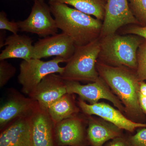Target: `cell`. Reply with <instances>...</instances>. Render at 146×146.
Instances as JSON below:
<instances>
[{
	"label": "cell",
	"mask_w": 146,
	"mask_h": 146,
	"mask_svg": "<svg viewBox=\"0 0 146 146\" xmlns=\"http://www.w3.org/2000/svg\"><path fill=\"white\" fill-rule=\"evenodd\" d=\"M96 67L100 76L122 103L127 117L139 123L143 118V112L138 100L139 81L135 71L124 66L107 65L98 60Z\"/></svg>",
	"instance_id": "1"
},
{
	"label": "cell",
	"mask_w": 146,
	"mask_h": 146,
	"mask_svg": "<svg viewBox=\"0 0 146 146\" xmlns=\"http://www.w3.org/2000/svg\"><path fill=\"white\" fill-rule=\"evenodd\" d=\"M58 28L73 40L76 46L87 44L100 38L102 21L62 3L49 2Z\"/></svg>",
	"instance_id": "2"
},
{
	"label": "cell",
	"mask_w": 146,
	"mask_h": 146,
	"mask_svg": "<svg viewBox=\"0 0 146 146\" xmlns=\"http://www.w3.org/2000/svg\"><path fill=\"white\" fill-rule=\"evenodd\" d=\"M100 39L99 61L111 66H124L136 71L138 65L137 50L144 38L136 35H121L115 33Z\"/></svg>",
	"instance_id": "3"
},
{
	"label": "cell",
	"mask_w": 146,
	"mask_h": 146,
	"mask_svg": "<svg viewBox=\"0 0 146 146\" xmlns=\"http://www.w3.org/2000/svg\"><path fill=\"white\" fill-rule=\"evenodd\" d=\"M100 50V38L87 44L76 46L60 75L65 80L96 81L100 77L96 65Z\"/></svg>",
	"instance_id": "4"
},
{
	"label": "cell",
	"mask_w": 146,
	"mask_h": 146,
	"mask_svg": "<svg viewBox=\"0 0 146 146\" xmlns=\"http://www.w3.org/2000/svg\"><path fill=\"white\" fill-rule=\"evenodd\" d=\"M67 60L60 57H56L49 61L32 58L24 60L20 65L18 82L22 85V92L30 96L42 79L51 74H61L64 68L59 66Z\"/></svg>",
	"instance_id": "5"
},
{
	"label": "cell",
	"mask_w": 146,
	"mask_h": 146,
	"mask_svg": "<svg viewBox=\"0 0 146 146\" xmlns=\"http://www.w3.org/2000/svg\"><path fill=\"white\" fill-rule=\"evenodd\" d=\"M65 81L67 94H77L81 99L91 104L98 103L100 100H107L121 112H125L122 103L101 77L96 81L86 85H82L77 81Z\"/></svg>",
	"instance_id": "6"
},
{
	"label": "cell",
	"mask_w": 146,
	"mask_h": 146,
	"mask_svg": "<svg viewBox=\"0 0 146 146\" xmlns=\"http://www.w3.org/2000/svg\"><path fill=\"white\" fill-rule=\"evenodd\" d=\"M51 14L49 6L44 0L35 1L28 17L18 22L20 31L43 37L56 34L58 29Z\"/></svg>",
	"instance_id": "7"
},
{
	"label": "cell",
	"mask_w": 146,
	"mask_h": 146,
	"mask_svg": "<svg viewBox=\"0 0 146 146\" xmlns=\"http://www.w3.org/2000/svg\"><path fill=\"white\" fill-rule=\"evenodd\" d=\"M129 25H140L131 10L128 0H106L100 38L115 34L120 28Z\"/></svg>",
	"instance_id": "8"
},
{
	"label": "cell",
	"mask_w": 146,
	"mask_h": 146,
	"mask_svg": "<svg viewBox=\"0 0 146 146\" xmlns=\"http://www.w3.org/2000/svg\"><path fill=\"white\" fill-rule=\"evenodd\" d=\"M72 39L62 33L40 39L34 45L33 58H41L56 56L68 60L72 56L76 49Z\"/></svg>",
	"instance_id": "9"
},
{
	"label": "cell",
	"mask_w": 146,
	"mask_h": 146,
	"mask_svg": "<svg viewBox=\"0 0 146 146\" xmlns=\"http://www.w3.org/2000/svg\"><path fill=\"white\" fill-rule=\"evenodd\" d=\"M78 105L84 113L86 115H95L117 126L121 129L133 132L138 128L146 127V124L133 121L124 116L119 109L104 102L95 104L86 103L80 98Z\"/></svg>",
	"instance_id": "10"
},
{
	"label": "cell",
	"mask_w": 146,
	"mask_h": 146,
	"mask_svg": "<svg viewBox=\"0 0 146 146\" xmlns=\"http://www.w3.org/2000/svg\"><path fill=\"white\" fill-rule=\"evenodd\" d=\"M67 94L65 81L58 74L45 77L30 98L37 102L40 109L48 111L49 106Z\"/></svg>",
	"instance_id": "11"
},
{
	"label": "cell",
	"mask_w": 146,
	"mask_h": 146,
	"mask_svg": "<svg viewBox=\"0 0 146 146\" xmlns=\"http://www.w3.org/2000/svg\"><path fill=\"white\" fill-rule=\"evenodd\" d=\"M54 136L59 146H85L86 135L82 120L73 116L55 125Z\"/></svg>",
	"instance_id": "12"
},
{
	"label": "cell",
	"mask_w": 146,
	"mask_h": 146,
	"mask_svg": "<svg viewBox=\"0 0 146 146\" xmlns=\"http://www.w3.org/2000/svg\"><path fill=\"white\" fill-rule=\"evenodd\" d=\"M0 146H33L31 116L15 120L3 131Z\"/></svg>",
	"instance_id": "13"
},
{
	"label": "cell",
	"mask_w": 146,
	"mask_h": 146,
	"mask_svg": "<svg viewBox=\"0 0 146 146\" xmlns=\"http://www.w3.org/2000/svg\"><path fill=\"white\" fill-rule=\"evenodd\" d=\"M122 129L100 118H89L86 138L91 146H103L109 141L122 136Z\"/></svg>",
	"instance_id": "14"
},
{
	"label": "cell",
	"mask_w": 146,
	"mask_h": 146,
	"mask_svg": "<svg viewBox=\"0 0 146 146\" xmlns=\"http://www.w3.org/2000/svg\"><path fill=\"white\" fill-rule=\"evenodd\" d=\"M38 106L37 102L31 98L18 97L11 99L1 108V127H3L13 120L31 116Z\"/></svg>",
	"instance_id": "15"
},
{
	"label": "cell",
	"mask_w": 146,
	"mask_h": 146,
	"mask_svg": "<svg viewBox=\"0 0 146 146\" xmlns=\"http://www.w3.org/2000/svg\"><path fill=\"white\" fill-rule=\"evenodd\" d=\"M33 146H54V123L48 111L38 106L31 116Z\"/></svg>",
	"instance_id": "16"
},
{
	"label": "cell",
	"mask_w": 146,
	"mask_h": 146,
	"mask_svg": "<svg viewBox=\"0 0 146 146\" xmlns=\"http://www.w3.org/2000/svg\"><path fill=\"white\" fill-rule=\"evenodd\" d=\"M4 46L6 47L0 54V60L17 58L28 60L33 58L34 45L28 36L13 34L6 38Z\"/></svg>",
	"instance_id": "17"
},
{
	"label": "cell",
	"mask_w": 146,
	"mask_h": 146,
	"mask_svg": "<svg viewBox=\"0 0 146 146\" xmlns=\"http://www.w3.org/2000/svg\"><path fill=\"white\" fill-rule=\"evenodd\" d=\"M78 111L70 95L68 94L52 104L48 109L54 125L65 119L76 116Z\"/></svg>",
	"instance_id": "18"
},
{
	"label": "cell",
	"mask_w": 146,
	"mask_h": 146,
	"mask_svg": "<svg viewBox=\"0 0 146 146\" xmlns=\"http://www.w3.org/2000/svg\"><path fill=\"white\" fill-rule=\"evenodd\" d=\"M106 0H50L51 2H58L72 6L74 9L98 20H104Z\"/></svg>",
	"instance_id": "19"
},
{
	"label": "cell",
	"mask_w": 146,
	"mask_h": 146,
	"mask_svg": "<svg viewBox=\"0 0 146 146\" xmlns=\"http://www.w3.org/2000/svg\"><path fill=\"white\" fill-rule=\"evenodd\" d=\"M137 68L136 76L139 81L146 80V40L141 43L137 52Z\"/></svg>",
	"instance_id": "20"
},
{
	"label": "cell",
	"mask_w": 146,
	"mask_h": 146,
	"mask_svg": "<svg viewBox=\"0 0 146 146\" xmlns=\"http://www.w3.org/2000/svg\"><path fill=\"white\" fill-rule=\"evenodd\" d=\"M129 7L140 26H146V0H128Z\"/></svg>",
	"instance_id": "21"
},
{
	"label": "cell",
	"mask_w": 146,
	"mask_h": 146,
	"mask_svg": "<svg viewBox=\"0 0 146 146\" xmlns=\"http://www.w3.org/2000/svg\"><path fill=\"white\" fill-rule=\"evenodd\" d=\"M16 68L5 60H0V87L2 88L15 75Z\"/></svg>",
	"instance_id": "22"
},
{
	"label": "cell",
	"mask_w": 146,
	"mask_h": 146,
	"mask_svg": "<svg viewBox=\"0 0 146 146\" xmlns=\"http://www.w3.org/2000/svg\"><path fill=\"white\" fill-rule=\"evenodd\" d=\"M0 29L7 30L13 34H18L20 30L18 22L9 21L7 17V15L3 11L0 13Z\"/></svg>",
	"instance_id": "23"
},
{
	"label": "cell",
	"mask_w": 146,
	"mask_h": 146,
	"mask_svg": "<svg viewBox=\"0 0 146 146\" xmlns=\"http://www.w3.org/2000/svg\"><path fill=\"white\" fill-rule=\"evenodd\" d=\"M128 140L131 146H146V128L138 129L136 134Z\"/></svg>",
	"instance_id": "24"
},
{
	"label": "cell",
	"mask_w": 146,
	"mask_h": 146,
	"mask_svg": "<svg viewBox=\"0 0 146 146\" xmlns=\"http://www.w3.org/2000/svg\"><path fill=\"white\" fill-rule=\"evenodd\" d=\"M123 33L125 34L136 35L146 40V26H141L135 25V26L127 27Z\"/></svg>",
	"instance_id": "25"
},
{
	"label": "cell",
	"mask_w": 146,
	"mask_h": 146,
	"mask_svg": "<svg viewBox=\"0 0 146 146\" xmlns=\"http://www.w3.org/2000/svg\"><path fill=\"white\" fill-rule=\"evenodd\" d=\"M103 146H131L128 139L123 136L117 137L110 140Z\"/></svg>",
	"instance_id": "26"
},
{
	"label": "cell",
	"mask_w": 146,
	"mask_h": 146,
	"mask_svg": "<svg viewBox=\"0 0 146 146\" xmlns=\"http://www.w3.org/2000/svg\"><path fill=\"white\" fill-rule=\"evenodd\" d=\"M138 97L141 109L143 112L146 114V97L141 94L139 91L138 92Z\"/></svg>",
	"instance_id": "27"
},
{
	"label": "cell",
	"mask_w": 146,
	"mask_h": 146,
	"mask_svg": "<svg viewBox=\"0 0 146 146\" xmlns=\"http://www.w3.org/2000/svg\"><path fill=\"white\" fill-rule=\"evenodd\" d=\"M141 94L146 97V82L140 81L139 82V91Z\"/></svg>",
	"instance_id": "28"
},
{
	"label": "cell",
	"mask_w": 146,
	"mask_h": 146,
	"mask_svg": "<svg viewBox=\"0 0 146 146\" xmlns=\"http://www.w3.org/2000/svg\"><path fill=\"white\" fill-rule=\"evenodd\" d=\"M5 31L1 32V39H0V48L4 46L6 38H5Z\"/></svg>",
	"instance_id": "29"
},
{
	"label": "cell",
	"mask_w": 146,
	"mask_h": 146,
	"mask_svg": "<svg viewBox=\"0 0 146 146\" xmlns=\"http://www.w3.org/2000/svg\"><path fill=\"white\" fill-rule=\"evenodd\" d=\"M32 1H43V0H32Z\"/></svg>",
	"instance_id": "30"
},
{
	"label": "cell",
	"mask_w": 146,
	"mask_h": 146,
	"mask_svg": "<svg viewBox=\"0 0 146 146\" xmlns=\"http://www.w3.org/2000/svg\"></svg>",
	"instance_id": "31"
}]
</instances>
